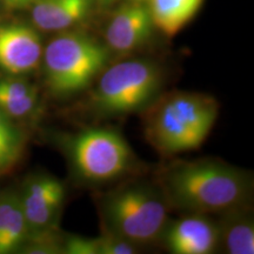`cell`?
Returning <instances> with one entry per match:
<instances>
[{"mask_svg":"<svg viewBox=\"0 0 254 254\" xmlns=\"http://www.w3.org/2000/svg\"><path fill=\"white\" fill-rule=\"evenodd\" d=\"M6 165H5V163L4 161H2V159L0 158V171H4V170H6Z\"/></svg>","mask_w":254,"mask_h":254,"instance_id":"ffe728a7","label":"cell"},{"mask_svg":"<svg viewBox=\"0 0 254 254\" xmlns=\"http://www.w3.org/2000/svg\"><path fill=\"white\" fill-rule=\"evenodd\" d=\"M134 1H146V0H134ZM147 1H150V0H147Z\"/></svg>","mask_w":254,"mask_h":254,"instance_id":"44dd1931","label":"cell"},{"mask_svg":"<svg viewBox=\"0 0 254 254\" xmlns=\"http://www.w3.org/2000/svg\"><path fill=\"white\" fill-rule=\"evenodd\" d=\"M2 1L9 8H25L27 6L33 5L36 0H2Z\"/></svg>","mask_w":254,"mask_h":254,"instance_id":"d6986e66","label":"cell"},{"mask_svg":"<svg viewBox=\"0 0 254 254\" xmlns=\"http://www.w3.org/2000/svg\"><path fill=\"white\" fill-rule=\"evenodd\" d=\"M154 24L148 6L134 1L120 7L105 32L107 45L119 53L138 49L150 39Z\"/></svg>","mask_w":254,"mask_h":254,"instance_id":"30bf717a","label":"cell"},{"mask_svg":"<svg viewBox=\"0 0 254 254\" xmlns=\"http://www.w3.org/2000/svg\"><path fill=\"white\" fill-rule=\"evenodd\" d=\"M43 56L45 82L50 93L67 98L90 86L106 67L110 52L94 38L77 32H65L47 44Z\"/></svg>","mask_w":254,"mask_h":254,"instance_id":"277c9868","label":"cell"},{"mask_svg":"<svg viewBox=\"0 0 254 254\" xmlns=\"http://www.w3.org/2000/svg\"><path fill=\"white\" fill-rule=\"evenodd\" d=\"M36 30L23 24L0 25V68L12 75L34 71L43 57Z\"/></svg>","mask_w":254,"mask_h":254,"instance_id":"9c48e42d","label":"cell"},{"mask_svg":"<svg viewBox=\"0 0 254 254\" xmlns=\"http://www.w3.org/2000/svg\"><path fill=\"white\" fill-rule=\"evenodd\" d=\"M159 186L134 183L117 187L100 200V215L107 233L134 245L160 239L170 211Z\"/></svg>","mask_w":254,"mask_h":254,"instance_id":"3957f363","label":"cell"},{"mask_svg":"<svg viewBox=\"0 0 254 254\" xmlns=\"http://www.w3.org/2000/svg\"><path fill=\"white\" fill-rule=\"evenodd\" d=\"M148 107L145 135L161 157L199 148L219 116L217 99L198 92H172Z\"/></svg>","mask_w":254,"mask_h":254,"instance_id":"7a4b0ae2","label":"cell"},{"mask_svg":"<svg viewBox=\"0 0 254 254\" xmlns=\"http://www.w3.org/2000/svg\"><path fill=\"white\" fill-rule=\"evenodd\" d=\"M204 0H150L154 27L168 37L176 36L198 13Z\"/></svg>","mask_w":254,"mask_h":254,"instance_id":"5bb4252c","label":"cell"},{"mask_svg":"<svg viewBox=\"0 0 254 254\" xmlns=\"http://www.w3.org/2000/svg\"><path fill=\"white\" fill-rule=\"evenodd\" d=\"M63 252L68 254H99V237H68L64 240Z\"/></svg>","mask_w":254,"mask_h":254,"instance_id":"ac0fdd59","label":"cell"},{"mask_svg":"<svg viewBox=\"0 0 254 254\" xmlns=\"http://www.w3.org/2000/svg\"><path fill=\"white\" fill-rule=\"evenodd\" d=\"M170 208L186 214H222L249 205L250 174L217 159L177 160L158 178Z\"/></svg>","mask_w":254,"mask_h":254,"instance_id":"6da1fadb","label":"cell"},{"mask_svg":"<svg viewBox=\"0 0 254 254\" xmlns=\"http://www.w3.org/2000/svg\"><path fill=\"white\" fill-rule=\"evenodd\" d=\"M23 135L12 119L0 110V158L6 167H11L17 163L23 151Z\"/></svg>","mask_w":254,"mask_h":254,"instance_id":"2e32d148","label":"cell"},{"mask_svg":"<svg viewBox=\"0 0 254 254\" xmlns=\"http://www.w3.org/2000/svg\"><path fill=\"white\" fill-rule=\"evenodd\" d=\"M91 0H36L32 19L43 31H65L87 17Z\"/></svg>","mask_w":254,"mask_h":254,"instance_id":"8fae6325","label":"cell"},{"mask_svg":"<svg viewBox=\"0 0 254 254\" xmlns=\"http://www.w3.org/2000/svg\"><path fill=\"white\" fill-rule=\"evenodd\" d=\"M249 205L222 213L219 222V244L230 254L254 253L253 219L247 212Z\"/></svg>","mask_w":254,"mask_h":254,"instance_id":"4fadbf2b","label":"cell"},{"mask_svg":"<svg viewBox=\"0 0 254 254\" xmlns=\"http://www.w3.org/2000/svg\"><path fill=\"white\" fill-rule=\"evenodd\" d=\"M101 1H105V2H109V1H111V0H101Z\"/></svg>","mask_w":254,"mask_h":254,"instance_id":"7402d4cb","label":"cell"},{"mask_svg":"<svg viewBox=\"0 0 254 254\" xmlns=\"http://www.w3.org/2000/svg\"><path fill=\"white\" fill-rule=\"evenodd\" d=\"M38 91L28 82L0 79V110L11 119L24 118L36 110Z\"/></svg>","mask_w":254,"mask_h":254,"instance_id":"9a60e30c","label":"cell"},{"mask_svg":"<svg viewBox=\"0 0 254 254\" xmlns=\"http://www.w3.org/2000/svg\"><path fill=\"white\" fill-rule=\"evenodd\" d=\"M28 237V227L19 193L8 190L0 195V254L17 251Z\"/></svg>","mask_w":254,"mask_h":254,"instance_id":"7c38bea8","label":"cell"},{"mask_svg":"<svg viewBox=\"0 0 254 254\" xmlns=\"http://www.w3.org/2000/svg\"><path fill=\"white\" fill-rule=\"evenodd\" d=\"M28 227V237L55 230L65 199V186L59 179L40 174L31 177L19 194Z\"/></svg>","mask_w":254,"mask_h":254,"instance_id":"52a82bcc","label":"cell"},{"mask_svg":"<svg viewBox=\"0 0 254 254\" xmlns=\"http://www.w3.org/2000/svg\"><path fill=\"white\" fill-rule=\"evenodd\" d=\"M136 252L134 244L123 238L105 232L99 237V254H133Z\"/></svg>","mask_w":254,"mask_h":254,"instance_id":"e0dca14e","label":"cell"},{"mask_svg":"<svg viewBox=\"0 0 254 254\" xmlns=\"http://www.w3.org/2000/svg\"><path fill=\"white\" fill-rule=\"evenodd\" d=\"M164 82L163 69L146 59H133L105 67L91 95L95 113L119 117L139 112L158 98Z\"/></svg>","mask_w":254,"mask_h":254,"instance_id":"5b68a950","label":"cell"},{"mask_svg":"<svg viewBox=\"0 0 254 254\" xmlns=\"http://www.w3.org/2000/svg\"><path fill=\"white\" fill-rule=\"evenodd\" d=\"M160 239L172 253L209 254L219 245L217 222L205 214H186L167 222Z\"/></svg>","mask_w":254,"mask_h":254,"instance_id":"ba28073f","label":"cell"},{"mask_svg":"<svg viewBox=\"0 0 254 254\" xmlns=\"http://www.w3.org/2000/svg\"><path fill=\"white\" fill-rule=\"evenodd\" d=\"M65 147L75 173L92 183L117 179L134 163V154L123 135L109 128L75 133L67 138Z\"/></svg>","mask_w":254,"mask_h":254,"instance_id":"8992f818","label":"cell"}]
</instances>
